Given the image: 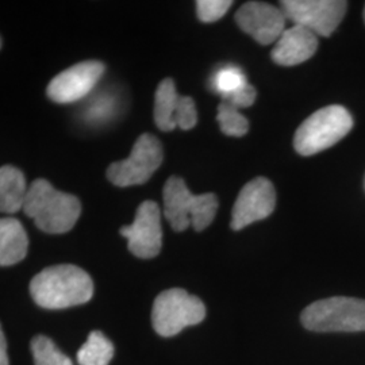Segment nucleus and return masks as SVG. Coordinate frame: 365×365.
I'll list each match as a JSON object with an SVG mask.
<instances>
[{"mask_svg": "<svg viewBox=\"0 0 365 365\" xmlns=\"http://www.w3.org/2000/svg\"><path fill=\"white\" fill-rule=\"evenodd\" d=\"M29 188L25 175L11 165L0 170V210L1 212L15 214L24 210Z\"/></svg>", "mask_w": 365, "mask_h": 365, "instance_id": "nucleus-15", "label": "nucleus"}, {"mask_svg": "<svg viewBox=\"0 0 365 365\" xmlns=\"http://www.w3.org/2000/svg\"><path fill=\"white\" fill-rule=\"evenodd\" d=\"M217 120L220 123L222 133L229 137H242L248 133V119L238 111V108L226 102H222L218 106Z\"/></svg>", "mask_w": 365, "mask_h": 365, "instance_id": "nucleus-19", "label": "nucleus"}, {"mask_svg": "<svg viewBox=\"0 0 365 365\" xmlns=\"http://www.w3.org/2000/svg\"><path fill=\"white\" fill-rule=\"evenodd\" d=\"M113 111V102L108 98H102L95 102L93 107H90L87 117L90 120H105L106 118L110 117Z\"/></svg>", "mask_w": 365, "mask_h": 365, "instance_id": "nucleus-24", "label": "nucleus"}, {"mask_svg": "<svg viewBox=\"0 0 365 365\" xmlns=\"http://www.w3.org/2000/svg\"><path fill=\"white\" fill-rule=\"evenodd\" d=\"M120 235L128 240V247L135 257L153 259L161 250L163 229L161 211L153 200H145L135 212L130 226H123Z\"/></svg>", "mask_w": 365, "mask_h": 365, "instance_id": "nucleus-9", "label": "nucleus"}, {"mask_svg": "<svg viewBox=\"0 0 365 365\" xmlns=\"http://www.w3.org/2000/svg\"><path fill=\"white\" fill-rule=\"evenodd\" d=\"M164 214L175 232L192 226L196 232L205 230L214 221L218 197L214 194L194 195L182 178L172 176L164 185Z\"/></svg>", "mask_w": 365, "mask_h": 365, "instance_id": "nucleus-3", "label": "nucleus"}, {"mask_svg": "<svg viewBox=\"0 0 365 365\" xmlns=\"http://www.w3.org/2000/svg\"><path fill=\"white\" fill-rule=\"evenodd\" d=\"M164 158L161 143L155 135L145 133L133 146L130 156L113 163L107 170V179L117 187L140 185L148 182Z\"/></svg>", "mask_w": 365, "mask_h": 365, "instance_id": "nucleus-7", "label": "nucleus"}, {"mask_svg": "<svg viewBox=\"0 0 365 365\" xmlns=\"http://www.w3.org/2000/svg\"><path fill=\"white\" fill-rule=\"evenodd\" d=\"M24 211L42 232L63 235L78 222L81 205L76 196L56 190L45 179H37L29 187Z\"/></svg>", "mask_w": 365, "mask_h": 365, "instance_id": "nucleus-2", "label": "nucleus"}, {"mask_svg": "<svg viewBox=\"0 0 365 365\" xmlns=\"http://www.w3.org/2000/svg\"><path fill=\"white\" fill-rule=\"evenodd\" d=\"M30 294L39 307L63 310L91 299L93 283L90 274L76 265H53L33 277Z\"/></svg>", "mask_w": 365, "mask_h": 365, "instance_id": "nucleus-1", "label": "nucleus"}, {"mask_svg": "<svg viewBox=\"0 0 365 365\" xmlns=\"http://www.w3.org/2000/svg\"><path fill=\"white\" fill-rule=\"evenodd\" d=\"M287 16L279 7L262 1H248L235 14V22L242 31L261 45L277 42L286 30Z\"/></svg>", "mask_w": 365, "mask_h": 365, "instance_id": "nucleus-12", "label": "nucleus"}, {"mask_svg": "<svg viewBox=\"0 0 365 365\" xmlns=\"http://www.w3.org/2000/svg\"><path fill=\"white\" fill-rule=\"evenodd\" d=\"M206 317L203 302L182 288H170L161 292L153 303L152 324L157 334L172 337L184 327L200 324Z\"/></svg>", "mask_w": 365, "mask_h": 365, "instance_id": "nucleus-6", "label": "nucleus"}, {"mask_svg": "<svg viewBox=\"0 0 365 365\" xmlns=\"http://www.w3.org/2000/svg\"><path fill=\"white\" fill-rule=\"evenodd\" d=\"M318 49V36L306 27L294 25L277 39L271 57L276 64L294 66L313 57Z\"/></svg>", "mask_w": 365, "mask_h": 365, "instance_id": "nucleus-13", "label": "nucleus"}, {"mask_svg": "<svg viewBox=\"0 0 365 365\" xmlns=\"http://www.w3.org/2000/svg\"><path fill=\"white\" fill-rule=\"evenodd\" d=\"M256 96H257L256 88L247 83L245 86H242L241 88L235 90V92L222 96V102H226L240 110V108H245V107H250L253 105L256 101Z\"/></svg>", "mask_w": 365, "mask_h": 365, "instance_id": "nucleus-23", "label": "nucleus"}, {"mask_svg": "<svg viewBox=\"0 0 365 365\" xmlns=\"http://www.w3.org/2000/svg\"><path fill=\"white\" fill-rule=\"evenodd\" d=\"M114 356V345L102 331H91L84 345L78 349L80 365H108Z\"/></svg>", "mask_w": 365, "mask_h": 365, "instance_id": "nucleus-17", "label": "nucleus"}, {"mask_svg": "<svg viewBox=\"0 0 365 365\" xmlns=\"http://www.w3.org/2000/svg\"><path fill=\"white\" fill-rule=\"evenodd\" d=\"M29 238L24 225L15 218L0 221V265L10 267L26 257Z\"/></svg>", "mask_w": 365, "mask_h": 365, "instance_id": "nucleus-14", "label": "nucleus"}, {"mask_svg": "<svg viewBox=\"0 0 365 365\" xmlns=\"http://www.w3.org/2000/svg\"><path fill=\"white\" fill-rule=\"evenodd\" d=\"M247 83L248 81L244 72L235 66L222 68L212 78V87L221 96L235 92V90L245 86Z\"/></svg>", "mask_w": 365, "mask_h": 365, "instance_id": "nucleus-20", "label": "nucleus"}, {"mask_svg": "<svg viewBox=\"0 0 365 365\" xmlns=\"http://www.w3.org/2000/svg\"><path fill=\"white\" fill-rule=\"evenodd\" d=\"M280 6L287 19L318 37L331 36L348 9V3L342 0H283Z\"/></svg>", "mask_w": 365, "mask_h": 365, "instance_id": "nucleus-8", "label": "nucleus"}, {"mask_svg": "<svg viewBox=\"0 0 365 365\" xmlns=\"http://www.w3.org/2000/svg\"><path fill=\"white\" fill-rule=\"evenodd\" d=\"M276 191L274 184L265 178L247 182L235 200L232 211V229L238 232L253 222L265 220L274 212Z\"/></svg>", "mask_w": 365, "mask_h": 365, "instance_id": "nucleus-11", "label": "nucleus"}, {"mask_svg": "<svg viewBox=\"0 0 365 365\" xmlns=\"http://www.w3.org/2000/svg\"><path fill=\"white\" fill-rule=\"evenodd\" d=\"M352 128V115L345 107L327 106L300 125L294 137V148L300 156H313L337 144Z\"/></svg>", "mask_w": 365, "mask_h": 365, "instance_id": "nucleus-4", "label": "nucleus"}, {"mask_svg": "<svg viewBox=\"0 0 365 365\" xmlns=\"http://www.w3.org/2000/svg\"><path fill=\"white\" fill-rule=\"evenodd\" d=\"M300 321L307 330L319 333L365 331V300L348 297L317 300L303 310Z\"/></svg>", "mask_w": 365, "mask_h": 365, "instance_id": "nucleus-5", "label": "nucleus"}, {"mask_svg": "<svg viewBox=\"0 0 365 365\" xmlns=\"http://www.w3.org/2000/svg\"><path fill=\"white\" fill-rule=\"evenodd\" d=\"M105 73L101 61H83L63 71L48 86V96L56 103L68 105L86 98Z\"/></svg>", "mask_w": 365, "mask_h": 365, "instance_id": "nucleus-10", "label": "nucleus"}, {"mask_svg": "<svg viewBox=\"0 0 365 365\" xmlns=\"http://www.w3.org/2000/svg\"><path fill=\"white\" fill-rule=\"evenodd\" d=\"M0 365H9V357H7V344L4 339L3 330L0 331Z\"/></svg>", "mask_w": 365, "mask_h": 365, "instance_id": "nucleus-25", "label": "nucleus"}, {"mask_svg": "<svg viewBox=\"0 0 365 365\" xmlns=\"http://www.w3.org/2000/svg\"><path fill=\"white\" fill-rule=\"evenodd\" d=\"M36 365H73L71 359L66 357L53 342L45 336H37L30 344Z\"/></svg>", "mask_w": 365, "mask_h": 365, "instance_id": "nucleus-18", "label": "nucleus"}, {"mask_svg": "<svg viewBox=\"0 0 365 365\" xmlns=\"http://www.w3.org/2000/svg\"><path fill=\"white\" fill-rule=\"evenodd\" d=\"M180 95L172 78H165L157 87L155 98V122L163 131H172L176 128V113L179 107Z\"/></svg>", "mask_w": 365, "mask_h": 365, "instance_id": "nucleus-16", "label": "nucleus"}, {"mask_svg": "<svg viewBox=\"0 0 365 365\" xmlns=\"http://www.w3.org/2000/svg\"><path fill=\"white\" fill-rule=\"evenodd\" d=\"M175 122H176V128H180L182 130H190L195 128L197 113H196L195 102L192 98L180 96Z\"/></svg>", "mask_w": 365, "mask_h": 365, "instance_id": "nucleus-22", "label": "nucleus"}, {"mask_svg": "<svg viewBox=\"0 0 365 365\" xmlns=\"http://www.w3.org/2000/svg\"><path fill=\"white\" fill-rule=\"evenodd\" d=\"M232 7L230 0H199L196 1L197 18L202 22H215L221 19L225 14Z\"/></svg>", "mask_w": 365, "mask_h": 365, "instance_id": "nucleus-21", "label": "nucleus"}, {"mask_svg": "<svg viewBox=\"0 0 365 365\" xmlns=\"http://www.w3.org/2000/svg\"><path fill=\"white\" fill-rule=\"evenodd\" d=\"M364 21H365V9H364Z\"/></svg>", "mask_w": 365, "mask_h": 365, "instance_id": "nucleus-26", "label": "nucleus"}, {"mask_svg": "<svg viewBox=\"0 0 365 365\" xmlns=\"http://www.w3.org/2000/svg\"><path fill=\"white\" fill-rule=\"evenodd\" d=\"M364 190H365V178H364Z\"/></svg>", "mask_w": 365, "mask_h": 365, "instance_id": "nucleus-27", "label": "nucleus"}]
</instances>
